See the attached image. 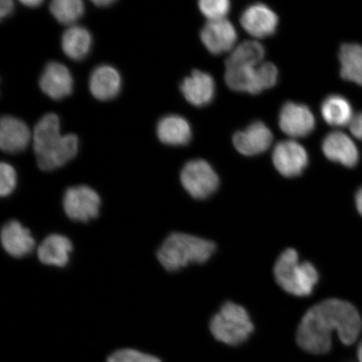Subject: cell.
<instances>
[{
  "label": "cell",
  "instance_id": "obj_1",
  "mask_svg": "<svg viewBox=\"0 0 362 362\" xmlns=\"http://www.w3.org/2000/svg\"><path fill=\"white\" fill-rule=\"evenodd\" d=\"M362 320L358 310L351 303L329 298L311 307L303 317L297 330L298 346L311 354H325L332 349V333L351 346L358 339Z\"/></svg>",
  "mask_w": 362,
  "mask_h": 362
},
{
  "label": "cell",
  "instance_id": "obj_2",
  "mask_svg": "<svg viewBox=\"0 0 362 362\" xmlns=\"http://www.w3.org/2000/svg\"><path fill=\"white\" fill-rule=\"evenodd\" d=\"M34 151L40 170L51 171L66 164L78 153L75 134L62 135L60 121L55 113H47L36 124L33 132Z\"/></svg>",
  "mask_w": 362,
  "mask_h": 362
},
{
  "label": "cell",
  "instance_id": "obj_3",
  "mask_svg": "<svg viewBox=\"0 0 362 362\" xmlns=\"http://www.w3.org/2000/svg\"><path fill=\"white\" fill-rule=\"evenodd\" d=\"M216 251L214 243L192 235H170L157 252V259L167 271L174 272L191 264H203Z\"/></svg>",
  "mask_w": 362,
  "mask_h": 362
},
{
  "label": "cell",
  "instance_id": "obj_4",
  "mask_svg": "<svg viewBox=\"0 0 362 362\" xmlns=\"http://www.w3.org/2000/svg\"><path fill=\"white\" fill-rule=\"evenodd\" d=\"M274 278L284 291L294 296H309L319 281V273L310 262H300L298 252L288 248L274 266Z\"/></svg>",
  "mask_w": 362,
  "mask_h": 362
},
{
  "label": "cell",
  "instance_id": "obj_5",
  "mask_svg": "<svg viewBox=\"0 0 362 362\" xmlns=\"http://www.w3.org/2000/svg\"><path fill=\"white\" fill-rule=\"evenodd\" d=\"M211 332L221 342L238 346L245 342L255 327L247 310L233 302H226L211 320Z\"/></svg>",
  "mask_w": 362,
  "mask_h": 362
},
{
  "label": "cell",
  "instance_id": "obj_6",
  "mask_svg": "<svg viewBox=\"0 0 362 362\" xmlns=\"http://www.w3.org/2000/svg\"><path fill=\"white\" fill-rule=\"evenodd\" d=\"M181 184L185 191L198 200L210 197L219 187V178L209 163L194 160L181 170Z\"/></svg>",
  "mask_w": 362,
  "mask_h": 362
},
{
  "label": "cell",
  "instance_id": "obj_7",
  "mask_svg": "<svg viewBox=\"0 0 362 362\" xmlns=\"http://www.w3.org/2000/svg\"><path fill=\"white\" fill-rule=\"evenodd\" d=\"M101 199L93 188L78 185L66 189L63 208L70 219L88 223L99 215Z\"/></svg>",
  "mask_w": 362,
  "mask_h": 362
},
{
  "label": "cell",
  "instance_id": "obj_8",
  "mask_svg": "<svg viewBox=\"0 0 362 362\" xmlns=\"http://www.w3.org/2000/svg\"><path fill=\"white\" fill-rule=\"evenodd\" d=\"M309 158L305 148L296 141L286 140L274 148L273 163L275 168L285 177L300 175L308 165Z\"/></svg>",
  "mask_w": 362,
  "mask_h": 362
},
{
  "label": "cell",
  "instance_id": "obj_9",
  "mask_svg": "<svg viewBox=\"0 0 362 362\" xmlns=\"http://www.w3.org/2000/svg\"><path fill=\"white\" fill-rule=\"evenodd\" d=\"M279 124L284 133L293 138L305 137L315 129V119L304 104L288 102L279 113Z\"/></svg>",
  "mask_w": 362,
  "mask_h": 362
},
{
  "label": "cell",
  "instance_id": "obj_10",
  "mask_svg": "<svg viewBox=\"0 0 362 362\" xmlns=\"http://www.w3.org/2000/svg\"><path fill=\"white\" fill-rule=\"evenodd\" d=\"M201 38L208 51L220 55L234 47L238 34L232 23L226 19L210 21L204 25Z\"/></svg>",
  "mask_w": 362,
  "mask_h": 362
},
{
  "label": "cell",
  "instance_id": "obj_11",
  "mask_svg": "<svg viewBox=\"0 0 362 362\" xmlns=\"http://www.w3.org/2000/svg\"><path fill=\"white\" fill-rule=\"evenodd\" d=\"M325 156L330 161L339 163L347 168L356 166L360 160V153L353 140L341 131L328 134L323 140Z\"/></svg>",
  "mask_w": 362,
  "mask_h": 362
},
{
  "label": "cell",
  "instance_id": "obj_12",
  "mask_svg": "<svg viewBox=\"0 0 362 362\" xmlns=\"http://www.w3.org/2000/svg\"><path fill=\"white\" fill-rule=\"evenodd\" d=\"M278 23L277 15L264 4L248 6L241 16L243 29L257 38H265L274 35Z\"/></svg>",
  "mask_w": 362,
  "mask_h": 362
},
{
  "label": "cell",
  "instance_id": "obj_13",
  "mask_svg": "<svg viewBox=\"0 0 362 362\" xmlns=\"http://www.w3.org/2000/svg\"><path fill=\"white\" fill-rule=\"evenodd\" d=\"M273 142V134L262 122L257 121L245 130L233 136V144L243 156L260 155L268 149Z\"/></svg>",
  "mask_w": 362,
  "mask_h": 362
},
{
  "label": "cell",
  "instance_id": "obj_14",
  "mask_svg": "<svg viewBox=\"0 0 362 362\" xmlns=\"http://www.w3.org/2000/svg\"><path fill=\"white\" fill-rule=\"evenodd\" d=\"M40 87L49 98L61 100L71 93L74 79L67 67L52 62L45 67L40 78Z\"/></svg>",
  "mask_w": 362,
  "mask_h": 362
},
{
  "label": "cell",
  "instance_id": "obj_15",
  "mask_svg": "<svg viewBox=\"0 0 362 362\" xmlns=\"http://www.w3.org/2000/svg\"><path fill=\"white\" fill-rule=\"evenodd\" d=\"M215 81L206 72L193 71L191 76L185 78L180 86L181 92L187 100L197 107L208 105L214 100Z\"/></svg>",
  "mask_w": 362,
  "mask_h": 362
},
{
  "label": "cell",
  "instance_id": "obj_16",
  "mask_svg": "<svg viewBox=\"0 0 362 362\" xmlns=\"http://www.w3.org/2000/svg\"><path fill=\"white\" fill-rule=\"evenodd\" d=\"M30 131L24 122L12 116L0 121V148L6 153H19L28 146Z\"/></svg>",
  "mask_w": 362,
  "mask_h": 362
},
{
  "label": "cell",
  "instance_id": "obj_17",
  "mask_svg": "<svg viewBox=\"0 0 362 362\" xmlns=\"http://www.w3.org/2000/svg\"><path fill=\"white\" fill-rule=\"evenodd\" d=\"M1 243L4 250L15 257L30 255L35 246L29 229L24 228L20 221L16 220L8 221L3 226Z\"/></svg>",
  "mask_w": 362,
  "mask_h": 362
},
{
  "label": "cell",
  "instance_id": "obj_18",
  "mask_svg": "<svg viewBox=\"0 0 362 362\" xmlns=\"http://www.w3.org/2000/svg\"><path fill=\"white\" fill-rule=\"evenodd\" d=\"M89 88L94 98L101 101L111 100L119 94L121 78L115 67L107 65L95 68L90 76Z\"/></svg>",
  "mask_w": 362,
  "mask_h": 362
},
{
  "label": "cell",
  "instance_id": "obj_19",
  "mask_svg": "<svg viewBox=\"0 0 362 362\" xmlns=\"http://www.w3.org/2000/svg\"><path fill=\"white\" fill-rule=\"evenodd\" d=\"M74 249L69 238L60 234H52L45 238L37 249V256L44 264L64 267L69 261Z\"/></svg>",
  "mask_w": 362,
  "mask_h": 362
},
{
  "label": "cell",
  "instance_id": "obj_20",
  "mask_svg": "<svg viewBox=\"0 0 362 362\" xmlns=\"http://www.w3.org/2000/svg\"><path fill=\"white\" fill-rule=\"evenodd\" d=\"M192 128L187 119L179 115H169L158 122L157 136L169 146H185L192 139Z\"/></svg>",
  "mask_w": 362,
  "mask_h": 362
},
{
  "label": "cell",
  "instance_id": "obj_21",
  "mask_svg": "<svg viewBox=\"0 0 362 362\" xmlns=\"http://www.w3.org/2000/svg\"><path fill=\"white\" fill-rule=\"evenodd\" d=\"M92 47V36L84 27L72 25L63 33L62 47L66 56L80 61L88 56Z\"/></svg>",
  "mask_w": 362,
  "mask_h": 362
},
{
  "label": "cell",
  "instance_id": "obj_22",
  "mask_svg": "<svg viewBox=\"0 0 362 362\" xmlns=\"http://www.w3.org/2000/svg\"><path fill=\"white\" fill-rule=\"evenodd\" d=\"M257 66L226 67L225 74L226 85L236 92L248 93L252 95L260 93L262 90L259 76H257Z\"/></svg>",
  "mask_w": 362,
  "mask_h": 362
},
{
  "label": "cell",
  "instance_id": "obj_23",
  "mask_svg": "<svg viewBox=\"0 0 362 362\" xmlns=\"http://www.w3.org/2000/svg\"><path fill=\"white\" fill-rule=\"evenodd\" d=\"M339 60L341 78L362 87V45H342L339 49Z\"/></svg>",
  "mask_w": 362,
  "mask_h": 362
},
{
  "label": "cell",
  "instance_id": "obj_24",
  "mask_svg": "<svg viewBox=\"0 0 362 362\" xmlns=\"http://www.w3.org/2000/svg\"><path fill=\"white\" fill-rule=\"evenodd\" d=\"M321 113L325 121L334 127L350 125L354 117L350 102L341 95H330L325 98L321 105Z\"/></svg>",
  "mask_w": 362,
  "mask_h": 362
},
{
  "label": "cell",
  "instance_id": "obj_25",
  "mask_svg": "<svg viewBox=\"0 0 362 362\" xmlns=\"http://www.w3.org/2000/svg\"><path fill=\"white\" fill-rule=\"evenodd\" d=\"M265 56L264 47L256 40H245L238 45L226 59V68L233 66L255 67L261 64Z\"/></svg>",
  "mask_w": 362,
  "mask_h": 362
},
{
  "label": "cell",
  "instance_id": "obj_26",
  "mask_svg": "<svg viewBox=\"0 0 362 362\" xmlns=\"http://www.w3.org/2000/svg\"><path fill=\"white\" fill-rule=\"evenodd\" d=\"M49 11L62 24L71 25L83 15L84 4L81 0H54Z\"/></svg>",
  "mask_w": 362,
  "mask_h": 362
},
{
  "label": "cell",
  "instance_id": "obj_27",
  "mask_svg": "<svg viewBox=\"0 0 362 362\" xmlns=\"http://www.w3.org/2000/svg\"><path fill=\"white\" fill-rule=\"evenodd\" d=\"M199 8L209 21H219L226 19L230 4L228 0H202L199 2Z\"/></svg>",
  "mask_w": 362,
  "mask_h": 362
},
{
  "label": "cell",
  "instance_id": "obj_28",
  "mask_svg": "<svg viewBox=\"0 0 362 362\" xmlns=\"http://www.w3.org/2000/svg\"><path fill=\"white\" fill-rule=\"evenodd\" d=\"M107 362H161L156 356L133 349L117 351L108 357Z\"/></svg>",
  "mask_w": 362,
  "mask_h": 362
},
{
  "label": "cell",
  "instance_id": "obj_29",
  "mask_svg": "<svg viewBox=\"0 0 362 362\" xmlns=\"http://www.w3.org/2000/svg\"><path fill=\"white\" fill-rule=\"evenodd\" d=\"M17 177L16 170L7 163L0 165V194L8 197L16 187Z\"/></svg>",
  "mask_w": 362,
  "mask_h": 362
},
{
  "label": "cell",
  "instance_id": "obj_30",
  "mask_svg": "<svg viewBox=\"0 0 362 362\" xmlns=\"http://www.w3.org/2000/svg\"><path fill=\"white\" fill-rule=\"evenodd\" d=\"M257 76L262 90L273 88L277 83L279 72L273 63L265 62L257 66Z\"/></svg>",
  "mask_w": 362,
  "mask_h": 362
},
{
  "label": "cell",
  "instance_id": "obj_31",
  "mask_svg": "<svg viewBox=\"0 0 362 362\" xmlns=\"http://www.w3.org/2000/svg\"><path fill=\"white\" fill-rule=\"evenodd\" d=\"M351 132L356 139L362 140V112L356 113L350 124Z\"/></svg>",
  "mask_w": 362,
  "mask_h": 362
},
{
  "label": "cell",
  "instance_id": "obj_32",
  "mask_svg": "<svg viewBox=\"0 0 362 362\" xmlns=\"http://www.w3.org/2000/svg\"><path fill=\"white\" fill-rule=\"evenodd\" d=\"M13 3L11 0H1L0 2V17H6L12 13Z\"/></svg>",
  "mask_w": 362,
  "mask_h": 362
},
{
  "label": "cell",
  "instance_id": "obj_33",
  "mask_svg": "<svg viewBox=\"0 0 362 362\" xmlns=\"http://www.w3.org/2000/svg\"><path fill=\"white\" fill-rule=\"evenodd\" d=\"M356 206L357 211L362 216V187L356 192Z\"/></svg>",
  "mask_w": 362,
  "mask_h": 362
},
{
  "label": "cell",
  "instance_id": "obj_34",
  "mask_svg": "<svg viewBox=\"0 0 362 362\" xmlns=\"http://www.w3.org/2000/svg\"><path fill=\"white\" fill-rule=\"evenodd\" d=\"M43 1L42 0H22L21 3L24 4V6L30 8H35L42 4Z\"/></svg>",
  "mask_w": 362,
  "mask_h": 362
},
{
  "label": "cell",
  "instance_id": "obj_35",
  "mask_svg": "<svg viewBox=\"0 0 362 362\" xmlns=\"http://www.w3.org/2000/svg\"><path fill=\"white\" fill-rule=\"evenodd\" d=\"M113 0H95L93 3L98 7H107L111 6L113 3Z\"/></svg>",
  "mask_w": 362,
  "mask_h": 362
},
{
  "label": "cell",
  "instance_id": "obj_36",
  "mask_svg": "<svg viewBox=\"0 0 362 362\" xmlns=\"http://www.w3.org/2000/svg\"><path fill=\"white\" fill-rule=\"evenodd\" d=\"M357 356H358L359 362H362V341L358 346V350H357Z\"/></svg>",
  "mask_w": 362,
  "mask_h": 362
}]
</instances>
